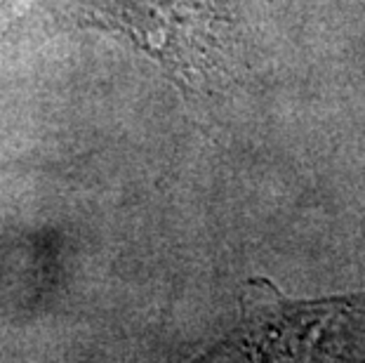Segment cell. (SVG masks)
<instances>
[{
	"label": "cell",
	"mask_w": 365,
	"mask_h": 363,
	"mask_svg": "<svg viewBox=\"0 0 365 363\" xmlns=\"http://www.w3.org/2000/svg\"><path fill=\"white\" fill-rule=\"evenodd\" d=\"M68 14L128 38L189 92L207 88L222 64L229 21L215 0H71Z\"/></svg>",
	"instance_id": "1"
},
{
	"label": "cell",
	"mask_w": 365,
	"mask_h": 363,
	"mask_svg": "<svg viewBox=\"0 0 365 363\" xmlns=\"http://www.w3.org/2000/svg\"><path fill=\"white\" fill-rule=\"evenodd\" d=\"M247 349L257 359H307L318 342L330 335L356 302L346 297L297 302L287 300L264 279L245 283L240 297Z\"/></svg>",
	"instance_id": "2"
}]
</instances>
